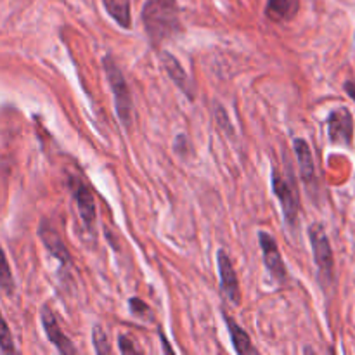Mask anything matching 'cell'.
<instances>
[{
  "mask_svg": "<svg viewBox=\"0 0 355 355\" xmlns=\"http://www.w3.org/2000/svg\"><path fill=\"white\" fill-rule=\"evenodd\" d=\"M142 23L155 47L180 31L179 7L175 0H148L142 9Z\"/></svg>",
  "mask_w": 355,
  "mask_h": 355,
  "instance_id": "1",
  "label": "cell"
},
{
  "mask_svg": "<svg viewBox=\"0 0 355 355\" xmlns=\"http://www.w3.org/2000/svg\"><path fill=\"white\" fill-rule=\"evenodd\" d=\"M103 66L107 76V83H110L111 90H113L114 107H116L118 118H120V121L125 127L130 128L132 120H134V103H132V94L130 89H128L127 80H125L123 73H121V69L118 68L111 55H106L103 59Z\"/></svg>",
  "mask_w": 355,
  "mask_h": 355,
  "instance_id": "2",
  "label": "cell"
},
{
  "mask_svg": "<svg viewBox=\"0 0 355 355\" xmlns=\"http://www.w3.org/2000/svg\"><path fill=\"white\" fill-rule=\"evenodd\" d=\"M309 239H311L312 252H314V262L319 270V279L322 284L333 283L335 276V259L329 239L326 236L324 227L321 224H312L309 227Z\"/></svg>",
  "mask_w": 355,
  "mask_h": 355,
  "instance_id": "3",
  "label": "cell"
},
{
  "mask_svg": "<svg viewBox=\"0 0 355 355\" xmlns=\"http://www.w3.org/2000/svg\"><path fill=\"white\" fill-rule=\"evenodd\" d=\"M272 193L279 200L286 224L291 227H297L298 211H300L297 186H295L291 177L286 179L276 166H272Z\"/></svg>",
  "mask_w": 355,
  "mask_h": 355,
  "instance_id": "4",
  "label": "cell"
},
{
  "mask_svg": "<svg viewBox=\"0 0 355 355\" xmlns=\"http://www.w3.org/2000/svg\"><path fill=\"white\" fill-rule=\"evenodd\" d=\"M328 134L329 141L333 144L345 146L350 148L352 146V137H354V120L352 114L347 107H338V110H333L328 116Z\"/></svg>",
  "mask_w": 355,
  "mask_h": 355,
  "instance_id": "5",
  "label": "cell"
},
{
  "mask_svg": "<svg viewBox=\"0 0 355 355\" xmlns=\"http://www.w3.org/2000/svg\"><path fill=\"white\" fill-rule=\"evenodd\" d=\"M68 186L71 189L73 196H75L76 207H78L83 224L89 229H92L94 222H96V198H94L92 191H90V187L80 177L75 175L69 177Z\"/></svg>",
  "mask_w": 355,
  "mask_h": 355,
  "instance_id": "6",
  "label": "cell"
},
{
  "mask_svg": "<svg viewBox=\"0 0 355 355\" xmlns=\"http://www.w3.org/2000/svg\"><path fill=\"white\" fill-rule=\"evenodd\" d=\"M259 243L260 248H262L263 263H266V267L269 269L270 276H272L277 283H286L288 270L283 262L279 248H277L276 239L270 234H267V232H259Z\"/></svg>",
  "mask_w": 355,
  "mask_h": 355,
  "instance_id": "7",
  "label": "cell"
},
{
  "mask_svg": "<svg viewBox=\"0 0 355 355\" xmlns=\"http://www.w3.org/2000/svg\"><path fill=\"white\" fill-rule=\"evenodd\" d=\"M40 319H42V326H44V331L45 335H47L49 342L55 347V350H58L59 354L62 355L76 354V347L73 345L71 340L61 331V326H59L58 318H55L52 309H49L47 305H44V307H42Z\"/></svg>",
  "mask_w": 355,
  "mask_h": 355,
  "instance_id": "8",
  "label": "cell"
},
{
  "mask_svg": "<svg viewBox=\"0 0 355 355\" xmlns=\"http://www.w3.org/2000/svg\"><path fill=\"white\" fill-rule=\"evenodd\" d=\"M217 263H218V274H220L222 291H224V295L232 302V304L239 305L241 304L239 281H238V276H236L234 266H232L231 259H229L225 250H218L217 252Z\"/></svg>",
  "mask_w": 355,
  "mask_h": 355,
  "instance_id": "9",
  "label": "cell"
},
{
  "mask_svg": "<svg viewBox=\"0 0 355 355\" xmlns=\"http://www.w3.org/2000/svg\"><path fill=\"white\" fill-rule=\"evenodd\" d=\"M38 238L42 239L45 248L51 252V255L59 260L61 266H71V255H69L68 248H66V245L62 243L58 229H55L47 218H44V220L40 222V225H38Z\"/></svg>",
  "mask_w": 355,
  "mask_h": 355,
  "instance_id": "10",
  "label": "cell"
},
{
  "mask_svg": "<svg viewBox=\"0 0 355 355\" xmlns=\"http://www.w3.org/2000/svg\"><path fill=\"white\" fill-rule=\"evenodd\" d=\"M293 149L298 159V166H300L302 180H304V184L312 193V191L315 189V165H314V158H312L311 148H309L305 139H295Z\"/></svg>",
  "mask_w": 355,
  "mask_h": 355,
  "instance_id": "11",
  "label": "cell"
},
{
  "mask_svg": "<svg viewBox=\"0 0 355 355\" xmlns=\"http://www.w3.org/2000/svg\"><path fill=\"white\" fill-rule=\"evenodd\" d=\"M159 59H162L163 68L166 69V73H168V76L172 78V82L175 83V85L179 87L184 94H186L187 99L193 101L194 99V87L191 85V78L187 76V73L184 71V68L180 66V62L166 51L159 52Z\"/></svg>",
  "mask_w": 355,
  "mask_h": 355,
  "instance_id": "12",
  "label": "cell"
},
{
  "mask_svg": "<svg viewBox=\"0 0 355 355\" xmlns=\"http://www.w3.org/2000/svg\"><path fill=\"white\" fill-rule=\"evenodd\" d=\"M224 314V321L225 326L229 329V335H231L232 340V347H234L236 354L245 355V354H259V350L252 345V340H250V335L227 314V312H222Z\"/></svg>",
  "mask_w": 355,
  "mask_h": 355,
  "instance_id": "13",
  "label": "cell"
},
{
  "mask_svg": "<svg viewBox=\"0 0 355 355\" xmlns=\"http://www.w3.org/2000/svg\"><path fill=\"white\" fill-rule=\"evenodd\" d=\"M300 0H267V16L272 21H290L297 16Z\"/></svg>",
  "mask_w": 355,
  "mask_h": 355,
  "instance_id": "14",
  "label": "cell"
},
{
  "mask_svg": "<svg viewBox=\"0 0 355 355\" xmlns=\"http://www.w3.org/2000/svg\"><path fill=\"white\" fill-rule=\"evenodd\" d=\"M103 6L104 9H106V12L110 14L121 28H130V0H103Z\"/></svg>",
  "mask_w": 355,
  "mask_h": 355,
  "instance_id": "15",
  "label": "cell"
},
{
  "mask_svg": "<svg viewBox=\"0 0 355 355\" xmlns=\"http://www.w3.org/2000/svg\"><path fill=\"white\" fill-rule=\"evenodd\" d=\"M0 288L9 295L14 291L12 272H10L9 262H7L6 253H3L2 248H0Z\"/></svg>",
  "mask_w": 355,
  "mask_h": 355,
  "instance_id": "16",
  "label": "cell"
},
{
  "mask_svg": "<svg viewBox=\"0 0 355 355\" xmlns=\"http://www.w3.org/2000/svg\"><path fill=\"white\" fill-rule=\"evenodd\" d=\"M0 350H2V352H16L12 343V335H10L6 319L2 318V314H0Z\"/></svg>",
  "mask_w": 355,
  "mask_h": 355,
  "instance_id": "17",
  "label": "cell"
},
{
  "mask_svg": "<svg viewBox=\"0 0 355 355\" xmlns=\"http://www.w3.org/2000/svg\"><path fill=\"white\" fill-rule=\"evenodd\" d=\"M92 340H94V347H96L97 354L111 352L110 343H107V335L104 333V329L101 328V326H96V328H94Z\"/></svg>",
  "mask_w": 355,
  "mask_h": 355,
  "instance_id": "18",
  "label": "cell"
},
{
  "mask_svg": "<svg viewBox=\"0 0 355 355\" xmlns=\"http://www.w3.org/2000/svg\"><path fill=\"white\" fill-rule=\"evenodd\" d=\"M128 307H130V311L137 315H144L149 312L148 305H146L142 300H139V298H130V302H128Z\"/></svg>",
  "mask_w": 355,
  "mask_h": 355,
  "instance_id": "19",
  "label": "cell"
},
{
  "mask_svg": "<svg viewBox=\"0 0 355 355\" xmlns=\"http://www.w3.org/2000/svg\"><path fill=\"white\" fill-rule=\"evenodd\" d=\"M118 343H120L121 354H135V352H139V350L135 349L134 343L130 342V338H128V336H120V338H118Z\"/></svg>",
  "mask_w": 355,
  "mask_h": 355,
  "instance_id": "20",
  "label": "cell"
},
{
  "mask_svg": "<svg viewBox=\"0 0 355 355\" xmlns=\"http://www.w3.org/2000/svg\"><path fill=\"white\" fill-rule=\"evenodd\" d=\"M186 148H189V139H187L186 135H179V137L175 139V151L184 155Z\"/></svg>",
  "mask_w": 355,
  "mask_h": 355,
  "instance_id": "21",
  "label": "cell"
},
{
  "mask_svg": "<svg viewBox=\"0 0 355 355\" xmlns=\"http://www.w3.org/2000/svg\"><path fill=\"white\" fill-rule=\"evenodd\" d=\"M345 90H347V94H349V96L355 101V85H354L352 82H347L345 83Z\"/></svg>",
  "mask_w": 355,
  "mask_h": 355,
  "instance_id": "22",
  "label": "cell"
}]
</instances>
